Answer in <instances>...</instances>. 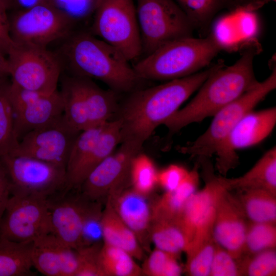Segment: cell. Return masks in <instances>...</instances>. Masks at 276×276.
<instances>
[{"mask_svg":"<svg viewBox=\"0 0 276 276\" xmlns=\"http://www.w3.org/2000/svg\"><path fill=\"white\" fill-rule=\"evenodd\" d=\"M225 179L230 191L262 189L276 195V147L268 150L243 175Z\"/></svg>","mask_w":276,"mask_h":276,"instance_id":"obj_23","label":"cell"},{"mask_svg":"<svg viewBox=\"0 0 276 276\" xmlns=\"http://www.w3.org/2000/svg\"><path fill=\"white\" fill-rule=\"evenodd\" d=\"M276 88V68L270 75L259 82L239 97L229 103L214 116L206 130L195 140L178 147L180 153L199 158H209L215 154L238 122Z\"/></svg>","mask_w":276,"mask_h":276,"instance_id":"obj_7","label":"cell"},{"mask_svg":"<svg viewBox=\"0 0 276 276\" xmlns=\"http://www.w3.org/2000/svg\"><path fill=\"white\" fill-rule=\"evenodd\" d=\"M80 132L71 128L63 114L24 135L11 154L50 163L66 168L74 143Z\"/></svg>","mask_w":276,"mask_h":276,"instance_id":"obj_13","label":"cell"},{"mask_svg":"<svg viewBox=\"0 0 276 276\" xmlns=\"http://www.w3.org/2000/svg\"><path fill=\"white\" fill-rule=\"evenodd\" d=\"M260 48L248 43L236 62L226 66L222 61L214 65L196 96L183 108L167 119L164 125L175 133L192 123L213 117L225 106L255 86L258 81L254 70V60Z\"/></svg>","mask_w":276,"mask_h":276,"instance_id":"obj_2","label":"cell"},{"mask_svg":"<svg viewBox=\"0 0 276 276\" xmlns=\"http://www.w3.org/2000/svg\"><path fill=\"white\" fill-rule=\"evenodd\" d=\"M275 223L248 222L243 256L275 248Z\"/></svg>","mask_w":276,"mask_h":276,"instance_id":"obj_32","label":"cell"},{"mask_svg":"<svg viewBox=\"0 0 276 276\" xmlns=\"http://www.w3.org/2000/svg\"><path fill=\"white\" fill-rule=\"evenodd\" d=\"M259 2L262 5H264L266 3H267L269 2L273 1L275 2L276 0H258Z\"/></svg>","mask_w":276,"mask_h":276,"instance_id":"obj_48","label":"cell"},{"mask_svg":"<svg viewBox=\"0 0 276 276\" xmlns=\"http://www.w3.org/2000/svg\"><path fill=\"white\" fill-rule=\"evenodd\" d=\"M223 47L213 33L204 38H179L160 46L133 66L143 80L170 81L208 66Z\"/></svg>","mask_w":276,"mask_h":276,"instance_id":"obj_4","label":"cell"},{"mask_svg":"<svg viewBox=\"0 0 276 276\" xmlns=\"http://www.w3.org/2000/svg\"><path fill=\"white\" fill-rule=\"evenodd\" d=\"M7 10L6 7L0 1V52L5 56L7 55L16 45L10 36Z\"/></svg>","mask_w":276,"mask_h":276,"instance_id":"obj_42","label":"cell"},{"mask_svg":"<svg viewBox=\"0 0 276 276\" xmlns=\"http://www.w3.org/2000/svg\"><path fill=\"white\" fill-rule=\"evenodd\" d=\"M208 159H200L202 163L204 186L200 191L195 192L188 199L176 219L187 238L188 244L201 217L212 206L217 204L224 192L229 190L225 176H217L214 173Z\"/></svg>","mask_w":276,"mask_h":276,"instance_id":"obj_20","label":"cell"},{"mask_svg":"<svg viewBox=\"0 0 276 276\" xmlns=\"http://www.w3.org/2000/svg\"><path fill=\"white\" fill-rule=\"evenodd\" d=\"M241 276L276 275L275 248L244 255L238 260Z\"/></svg>","mask_w":276,"mask_h":276,"instance_id":"obj_35","label":"cell"},{"mask_svg":"<svg viewBox=\"0 0 276 276\" xmlns=\"http://www.w3.org/2000/svg\"><path fill=\"white\" fill-rule=\"evenodd\" d=\"M59 92L63 117L78 132L111 120L119 106L118 93L110 89L105 90L86 77L65 75L61 79Z\"/></svg>","mask_w":276,"mask_h":276,"instance_id":"obj_5","label":"cell"},{"mask_svg":"<svg viewBox=\"0 0 276 276\" xmlns=\"http://www.w3.org/2000/svg\"><path fill=\"white\" fill-rule=\"evenodd\" d=\"M194 29L205 31L216 14L224 9H235L233 0H174Z\"/></svg>","mask_w":276,"mask_h":276,"instance_id":"obj_29","label":"cell"},{"mask_svg":"<svg viewBox=\"0 0 276 276\" xmlns=\"http://www.w3.org/2000/svg\"><path fill=\"white\" fill-rule=\"evenodd\" d=\"M9 76V64L7 58L0 52V77Z\"/></svg>","mask_w":276,"mask_h":276,"instance_id":"obj_46","label":"cell"},{"mask_svg":"<svg viewBox=\"0 0 276 276\" xmlns=\"http://www.w3.org/2000/svg\"><path fill=\"white\" fill-rule=\"evenodd\" d=\"M150 239L156 248L178 257L181 252L185 251L188 244L176 220L152 219Z\"/></svg>","mask_w":276,"mask_h":276,"instance_id":"obj_28","label":"cell"},{"mask_svg":"<svg viewBox=\"0 0 276 276\" xmlns=\"http://www.w3.org/2000/svg\"><path fill=\"white\" fill-rule=\"evenodd\" d=\"M210 276H241L238 260L217 244Z\"/></svg>","mask_w":276,"mask_h":276,"instance_id":"obj_38","label":"cell"},{"mask_svg":"<svg viewBox=\"0 0 276 276\" xmlns=\"http://www.w3.org/2000/svg\"><path fill=\"white\" fill-rule=\"evenodd\" d=\"M51 233L48 198L38 194L12 193L0 222V237L26 243Z\"/></svg>","mask_w":276,"mask_h":276,"instance_id":"obj_11","label":"cell"},{"mask_svg":"<svg viewBox=\"0 0 276 276\" xmlns=\"http://www.w3.org/2000/svg\"><path fill=\"white\" fill-rule=\"evenodd\" d=\"M0 1L5 5L7 10H8L11 8L14 0H0Z\"/></svg>","mask_w":276,"mask_h":276,"instance_id":"obj_47","label":"cell"},{"mask_svg":"<svg viewBox=\"0 0 276 276\" xmlns=\"http://www.w3.org/2000/svg\"><path fill=\"white\" fill-rule=\"evenodd\" d=\"M121 123L114 119L105 124L100 135L87 148L82 159L66 173L67 189H79L90 172L121 143Z\"/></svg>","mask_w":276,"mask_h":276,"instance_id":"obj_22","label":"cell"},{"mask_svg":"<svg viewBox=\"0 0 276 276\" xmlns=\"http://www.w3.org/2000/svg\"><path fill=\"white\" fill-rule=\"evenodd\" d=\"M142 55L172 40L192 36L194 30L174 0H135Z\"/></svg>","mask_w":276,"mask_h":276,"instance_id":"obj_9","label":"cell"},{"mask_svg":"<svg viewBox=\"0 0 276 276\" xmlns=\"http://www.w3.org/2000/svg\"><path fill=\"white\" fill-rule=\"evenodd\" d=\"M235 9L250 11L262 5L258 0H233Z\"/></svg>","mask_w":276,"mask_h":276,"instance_id":"obj_44","label":"cell"},{"mask_svg":"<svg viewBox=\"0 0 276 276\" xmlns=\"http://www.w3.org/2000/svg\"><path fill=\"white\" fill-rule=\"evenodd\" d=\"M10 195L9 179L4 167L0 161V222Z\"/></svg>","mask_w":276,"mask_h":276,"instance_id":"obj_43","label":"cell"},{"mask_svg":"<svg viewBox=\"0 0 276 276\" xmlns=\"http://www.w3.org/2000/svg\"><path fill=\"white\" fill-rule=\"evenodd\" d=\"M49 2L48 0H14L11 8L16 10L26 9L39 4Z\"/></svg>","mask_w":276,"mask_h":276,"instance_id":"obj_45","label":"cell"},{"mask_svg":"<svg viewBox=\"0 0 276 276\" xmlns=\"http://www.w3.org/2000/svg\"><path fill=\"white\" fill-rule=\"evenodd\" d=\"M9 96L18 142L29 132L63 113L62 99L58 90L51 94L41 93L20 88L11 82Z\"/></svg>","mask_w":276,"mask_h":276,"instance_id":"obj_17","label":"cell"},{"mask_svg":"<svg viewBox=\"0 0 276 276\" xmlns=\"http://www.w3.org/2000/svg\"><path fill=\"white\" fill-rule=\"evenodd\" d=\"M7 56L12 84L44 94L57 90L63 67L56 52L48 47L16 44Z\"/></svg>","mask_w":276,"mask_h":276,"instance_id":"obj_10","label":"cell"},{"mask_svg":"<svg viewBox=\"0 0 276 276\" xmlns=\"http://www.w3.org/2000/svg\"><path fill=\"white\" fill-rule=\"evenodd\" d=\"M227 190L216 208L213 236L217 243L236 260L243 254L248 221L236 195Z\"/></svg>","mask_w":276,"mask_h":276,"instance_id":"obj_18","label":"cell"},{"mask_svg":"<svg viewBox=\"0 0 276 276\" xmlns=\"http://www.w3.org/2000/svg\"><path fill=\"white\" fill-rule=\"evenodd\" d=\"M106 199L121 219L135 234L144 251L150 252L152 205L149 202L147 196L126 187Z\"/></svg>","mask_w":276,"mask_h":276,"instance_id":"obj_19","label":"cell"},{"mask_svg":"<svg viewBox=\"0 0 276 276\" xmlns=\"http://www.w3.org/2000/svg\"><path fill=\"white\" fill-rule=\"evenodd\" d=\"M198 174L194 169L174 190L166 192L152 205V219L176 220L188 199L197 191Z\"/></svg>","mask_w":276,"mask_h":276,"instance_id":"obj_25","label":"cell"},{"mask_svg":"<svg viewBox=\"0 0 276 276\" xmlns=\"http://www.w3.org/2000/svg\"><path fill=\"white\" fill-rule=\"evenodd\" d=\"M33 242L18 243L0 237V276L34 275Z\"/></svg>","mask_w":276,"mask_h":276,"instance_id":"obj_26","label":"cell"},{"mask_svg":"<svg viewBox=\"0 0 276 276\" xmlns=\"http://www.w3.org/2000/svg\"><path fill=\"white\" fill-rule=\"evenodd\" d=\"M143 145L132 142L121 143L120 147L98 165L87 175L79 190L88 199L101 202L130 180L132 162Z\"/></svg>","mask_w":276,"mask_h":276,"instance_id":"obj_14","label":"cell"},{"mask_svg":"<svg viewBox=\"0 0 276 276\" xmlns=\"http://www.w3.org/2000/svg\"><path fill=\"white\" fill-rule=\"evenodd\" d=\"M63 40L56 53L70 74L100 80L118 94L143 81L122 53L89 31L75 30Z\"/></svg>","mask_w":276,"mask_h":276,"instance_id":"obj_3","label":"cell"},{"mask_svg":"<svg viewBox=\"0 0 276 276\" xmlns=\"http://www.w3.org/2000/svg\"><path fill=\"white\" fill-rule=\"evenodd\" d=\"M213 67L129 93L122 105L119 106L116 118L121 123L120 144L132 142L143 145L154 130L199 89Z\"/></svg>","mask_w":276,"mask_h":276,"instance_id":"obj_1","label":"cell"},{"mask_svg":"<svg viewBox=\"0 0 276 276\" xmlns=\"http://www.w3.org/2000/svg\"><path fill=\"white\" fill-rule=\"evenodd\" d=\"M102 211L101 205L86 219L82 231L78 248L101 243V241H103L101 222Z\"/></svg>","mask_w":276,"mask_h":276,"instance_id":"obj_39","label":"cell"},{"mask_svg":"<svg viewBox=\"0 0 276 276\" xmlns=\"http://www.w3.org/2000/svg\"><path fill=\"white\" fill-rule=\"evenodd\" d=\"M89 31L130 62H136L142 55L134 0H98Z\"/></svg>","mask_w":276,"mask_h":276,"instance_id":"obj_6","label":"cell"},{"mask_svg":"<svg viewBox=\"0 0 276 276\" xmlns=\"http://www.w3.org/2000/svg\"><path fill=\"white\" fill-rule=\"evenodd\" d=\"M10 183V193L49 198L67 188L65 167L32 157L6 154L0 157Z\"/></svg>","mask_w":276,"mask_h":276,"instance_id":"obj_12","label":"cell"},{"mask_svg":"<svg viewBox=\"0 0 276 276\" xmlns=\"http://www.w3.org/2000/svg\"><path fill=\"white\" fill-rule=\"evenodd\" d=\"M48 201L52 234L66 245L78 249L86 219L101 202L88 199L79 189L67 188Z\"/></svg>","mask_w":276,"mask_h":276,"instance_id":"obj_16","label":"cell"},{"mask_svg":"<svg viewBox=\"0 0 276 276\" xmlns=\"http://www.w3.org/2000/svg\"><path fill=\"white\" fill-rule=\"evenodd\" d=\"M6 77H0V157L12 153L18 141L14 131V116L9 96L11 84Z\"/></svg>","mask_w":276,"mask_h":276,"instance_id":"obj_31","label":"cell"},{"mask_svg":"<svg viewBox=\"0 0 276 276\" xmlns=\"http://www.w3.org/2000/svg\"><path fill=\"white\" fill-rule=\"evenodd\" d=\"M237 197L249 222L276 223V195L262 189L238 191Z\"/></svg>","mask_w":276,"mask_h":276,"instance_id":"obj_27","label":"cell"},{"mask_svg":"<svg viewBox=\"0 0 276 276\" xmlns=\"http://www.w3.org/2000/svg\"><path fill=\"white\" fill-rule=\"evenodd\" d=\"M102 244L98 243L77 249L80 263L76 276H105L99 260Z\"/></svg>","mask_w":276,"mask_h":276,"instance_id":"obj_37","label":"cell"},{"mask_svg":"<svg viewBox=\"0 0 276 276\" xmlns=\"http://www.w3.org/2000/svg\"><path fill=\"white\" fill-rule=\"evenodd\" d=\"M185 169L177 165H171L158 173L157 183L166 191L174 190L188 175Z\"/></svg>","mask_w":276,"mask_h":276,"instance_id":"obj_41","label":"cell"},{"mask_svg":"<svg viewBox=\"0 0 276 276\" xmlns=\"http://www.w3.org/2000/svg\"><path fill=\"white\" fill-rule=\"evenodd\" d=\"M60 8L76 23L83 20L91 13H93L97 0H48Z\"/></svg>","mask_w":276,"mask_h":276,"instance_id":"obj_40","label":"cell"},{"mask_svg":"<svg viewBox=\"0 0 276 276\" xmlns=\"http://www.w3.org/2000/svg\"><path fill=\"white\" fill-rule=\"evenodd\" d=\"M9 20L10 36L15 44L42 47L64 39L75 30L77 24L50 2L16 10Z\"/></svg>","mask_w":276,"mask_h":276,"instance_id":"obj_8","label":"cell"},{"mask_svg":"<svg viewBox=\"0 0 276 276\" xmlns=\"http://www.w3.org/2000/svg\"><path fill=\"white\" fill-rule=\"evenodd\" d=\"M101 222L103 243L121 248L135 259H144V250L136 236L119 217L108 199L102 211Z\"/></svg>","mask_w":276,"mask_h":276,"instance_id":"obj_24","label":"cell"},{"mask_svg":"<svg viewBox=\"0 0 276 276\" xmlns=\"http://www.w3.org/2000/svg\"><path fill=\"white\" fill-rule=\"evenodd\" d=\"M156 168L151 160L140 153L133 159L130 171L131 188L136 192L147 196L157 183Z\"/></svg>","mask_w":276,"mask_h":276,"instance_id":"obj_33","label":"cell"},{"mask_svg":"<svg viewBox=\"0 0 276 276\" xmlns=\"http://www.w3.org/2000/svg\"><path fill=\"white\" fill-rule=\"evenodd\" d=\"M276 124V108L246 113L219 145L216 155V168L225 176L239 164L236 151L257 145L266 138Z\"/></svg>","mask_w":276,"mask_h":276,"instance_id":"obj_15","label":"cell"},{"mask_svg":"<svg viewBox=\"0 0 276 276\" xmlns=\"http://www.w3.org/2000/svg\"><path fill=\"white\" fill-rule=\"evenodd\" d=\"M178 257L155 248L144 261L142 274L147 276H179L182 268Z\"/></svg>","mask_w":276,"mask_h":276,"instance_id":"obj_34","label":"cell"},{"mask_svg":"<svg viewBox=\"0 0 276 276\" xmlns=\"http://www.w3.org/2000/svg\"><path fill=\"white\" fill-rule=\"evenodd\" d=\"M134 259L125 250L103 243L99 252V263L105 276L143 275Z\"/></svg>","mask_w":276,"mask_h":276,"instance_id":"obj_30","label":"cell"},{"mask_svg":"<svg viewBox=\"0 0 276 276\" xmlns=\"http://www.w3.org/2000/svg\"><path fill=\"white\" fill-rule=\"evenodd\" d=\"M217 245L213 236L194 251L186 255V273L190 276H210Z\"/></svg>","mask_w":276,"mask_h":276,"instance_id":"obj_36","label":"cell"},{"mask_svg":"<svg viewBox=\"0 0 276 276\" xmlns=\"http://www.w3.org/2000/svg\"><path fill=\"white\" fill-rule=\"evenodd\" d=\"M31 260L33 268L47 276H74L79 266L77 250L52 233L33 241Z\"/></svg>","mask_w":276,"mask_h":276,"instance_id":"obj_21","label":"cell"}]
</instances>
